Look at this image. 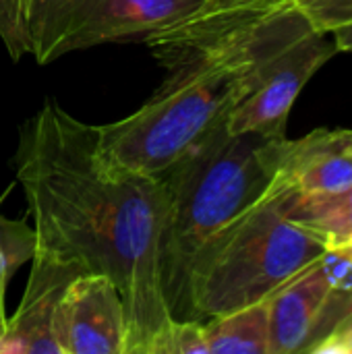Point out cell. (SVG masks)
<instances>
[{"label":"cell","instance_id":"1","mask_svg":"<svg viewBox=\"0 0 352 354\" xmlns=\"http://www.w3.org/2000/svg\"><path fill=\"white\" fill-rule=\"evenodd\" d=\"M15 178L33 220L35 251L108 276L127 309V353L147 354L174 319L160 274L164 180L108 166L98 129L56 100L19 129Z\"/></svg>","mask_w":352,"mask_h":354},{"label":"cell","instance_id":"2","mask_svg":"<svg viewBox=\"0 0 352 354\" xmlns=\"http://www.w3.org/2000/svg\"><path fill=\"white\" fill-rule=\"evenodd\" d=\"M286 137L210 131L164 174L160 274L174 319H187V284L201 247L270 189Z\"/></svg>","mask_w":352,"mask_h":354},{"label":"cell","instance_id":"3","mask_svg":"<svg viewBox=\"0 0 352 354\" xmlns=\"http://www.w3.org/2000/svg\"><path fill=\"white\" fill-rule=\"evenodd\" d=\"M284 191L268 193L197 253L187 284V319L205 322L270 299L315 263L326 245L282 212Z\"/></svg>","mask_w":352,"mask_h":354},{"label":"cell","instance_id":"4","mask_svg":"<svg viewBox=\"0 0 352 354\" xmlns=\"http://www.w3.org/2000/svg\"><path fill=\"white\" fill-rule=\"evenodd\" d=\"M203 0H33L29 15L31 56L48 64L77 50L147 35Z\"/></svg>","mask_w":352,"mask_h":354},{"label":"cell","instance_id":"5","mask_svg":"<svg viewBox=\"0 0 352 354\" xmlns=\"http://www.w3.org/2000/svg\"><path fill=\"white\" fill-rule=\"evenodd\" d=\"M338 52L334 37L326 31L309 29L282 50H278L261 68L255 89L232 108L226 118V131L261 133L268 137H286V120L295 100L313 73Z\"/></svg>","mask_w":352,"mask_h":354},{"label":"cell","instance_id":"6","mask_svg":"<svg viewBox=\"0 0 352 354\" xmlns=\"http://www.w3.org/2000/svg\"><path fill=\"white\" fill-rule=\"evenodd\" d=\"M56 338L62 354L127 353V309L104 274L75 276L60 301Z\"/></svg>","mask_w":352,"mask_h":354},{"label":"cell","instance_id":"7","mask_svg":"<svg viewBox=\"0 0 352 354\" xmlns=\"http://www.w3.org/2000/svg\"><path fill=\"white\" fill-rule=\"evenodd\" d=\"M83 274L77 266L33 251L31 272L19 309L6 319L0 354H62L56 317L68 282Z\"/></svg>","mask_w":352,"mask_h":354},{"label":"cell","instance_id":"8","mask_svg":"<svg viewBox=\"0 0 352 354\" xmlns=\"http://www.w3.org/2000/svg\"><path fill=\"white\" fill-rule=\"evenodd\" d=\"M352 131L317 129L303 139H284L274 185L295 195L340 191L352 185Z\"/></svg>","mask_w":352,"mask_h":354},{"label":"cell","instance_id":"9","mask_svg":"<svg viewBox=\"0 0 352 354\" xmlns=\"http://www.w3.org/2000/svg\"><path fill=\"white\" fill-rule=\"evenodd\" d=\"M332 290L322 257L280 286L270 299V354L303 353Z\"/></svg>","mask_w":352,"mask_h":354},{"label":"cell","instance_id":"10","mask_svg":"<svg viewBox=\"0 0 352 354\" xmlns=\"http://www.w3.org/2000/svg\"><path fill=\"white\" fill-rule=\"evenodd\" d=\"M282 191V212L290 222L315 234L326 245V249L351 245L352 185L340 191H317L299 195L286 189Z\"/></svg>","mask_w":352,"mask_h":354},{"label":"cell","instance_id":"11","mask_svg":"<svg viewBox=\"0 0 352 354\" xmlns=\"http://www.w3.org/2000/svg\"><path fill=\"white\" fill-rule=\"evenodd\" d=\"M207 354H270L268 299L203 322Z\"/></svg>","mask_w":352,"mask_h":354},{"label":"cell","instance_id":"12","mask_svg":"<svg viewBox=\"0 0 352 354\" xmlns=\"http://www.w3.org/2000/svg\"><path fill=\"white\" fill-rule=\"evenodd\" d=\"M35 251V232L23 220H12L0 209V280H10L12 274Z\"/></svg>","mask_w":352,"mask_h":354},{"label":"cell","instance_id":"13","mask_svg":"<svg viewBox=\"0 0 352 354\" xmlns=\"http://www.w3.org/2000/svg\"><path fill=\"white\" fill-rule=\"evenodd\" d=\"M147 354H207L203 322L172 319L154 338Z\"/></svg>","mask_w":352,"mask_h":354},{"label":"cell","instance_id":"14","mask_svg":"<svg viewBox=\"0 0 352 354\" xmlns=\"http://www.w3.org/2000/svg\"><path fill=\"white\" fill-rule=\"evenodd\" d=\"M29 12L31 0H0V39L12 60L31 54Z\"/></svg>","mask_w":352,"mask_h":354},{"label":"cell","instance_id":"15","mask_svg":"<svg viewBox=\"0 0 352 354\" xmlns=\"http://www.w3.org/2000/svg\"><path fill=\"white\" fill-rule=\"evenodd\" d=\"M317 31H334L352 23V0H293Z\"/></svg>","mask_w":352,"mask_h":354},{"label":"cell","instance_id":"16","mask_svg":"<svg viewBox=\"0 0 352 354\" xmlns=\"http://www.w3.org/2000/svg\"><path fill=\"white\" fill-rule=\"evenodd\" d=\"M309 353L317 354H352V326L332 332L328 338L309 348Z\"/></svg>","mask_w":352,"mask_h":354},{"label":"cell","instance_id":"17","mask_svg":"<svg viewBox=\"0 0 352 354\" xmlns=\"http://www.w3.org/2000/svg\"><path fill=\"white\" fill-rule=\"evenodd\" d=\"M334 35V41H336V48L338 50H344V52H351L352 50V23L349 25H342L334 31H330Z\"/></svg>","mask_w":352,"mask_h":354},{"label":"cell","instance_id":"18","mask_svg":"<svg viewBox=\"0 0 352 354\" xmlns=\"http://www.w3.org/2000/svg\"><path fill=\"white\" fill-rule=\"evenodd\" d=\"M6 280H0V340H2V334L6 330V307H4V299H6Z\"/></svg>","mask_w":352,"mask_h":354},{"label":"cell","instance_id":"19","mask_svg":"<svg viewBox=\"0 0 352 354\" xmlns=\"http://www.w3.org/2000/svg\"><path fill=\"white\" fill-rule=\"evenodd\" d=\"M351 326H352V313L349 315V317H346V319H342V322H340V324L336 326V330H342V328H351ZM336 330H334V332H336Z\"/></svg>","mask_w":352,"mask_h":354},{"label":"cell","instance_id":"20","mask_svg":"<svg viewBox=\"0 0 352 354\" xmlns=\"http://www.w3.org/2000/svg\"><path fill=\"white\" fill-rule=\"evenodd\" d=\"M349 151H351V156H352V139H351V145H349Z\"/></svg>","mask_w":352,"mask_h":354},{"label":"cell","instance_id":"21","mask_svg":"<svg viewBox=\"0 0 352 354\" xmlns=\"http://www.w3.org/2000/svg\"><path fill=\"white\" fill-rule=\"evenodd\" d=\"M31 4H33V0H31ZM29 15H31V12H29Z\"/></svg>","mask_w":352,"mask_h":354},{"label":"cell","instance_id":"22","mask_svg":"<svg viewBox=\"0 0 352 354\" xmlns=\"http://www.w3.org/2000/svg\"><path fill=\"white\" fill-rule=\"evenodd\" d=\"M351 247H352V243H351Z\"/></svg>","mask_w":352,"mask_h":354}]
</instances>
